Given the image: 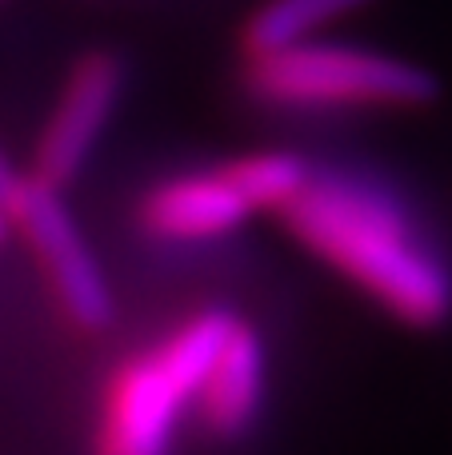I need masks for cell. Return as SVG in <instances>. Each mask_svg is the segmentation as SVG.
<instances>
[{"label": "cell", "instance_id": "cell-1", "mask_svg": "<svg viewBox=\"0 0 452 455\" xmlns=\"http://www.w3.org/2000/svg\"><path fill=\"white\" fill-rule=\"evenodd\" d=\"M280 216L312 256L333 264L400 323L440 328L452 320V267L381 188L349 176H312Z\"/></svg>", "mask_w": 452, "mask_h": 455}, {"label": "cell", "instance_id": "cell-2", "mask_svg": "<svg viewBox=\"0 0 452 455\" xmlns=\"http://www.w3.org/2000/svg\"><path fill=\"white\" fill-rule=\"evenodd\" d=\"M232 320V312L205 307L149 352L120 363L104 387L96 455H173L181 419Z\"/></svg>", "mask_w": 452, "mask_h": 455}, {"label": "cell", "instance_id": "cell-3", "mask_svg": "<svg viewBox=\"0 0 452 455\" xmlns=\"http://www.w3.org/2000/svg\"><path fill=\"white\" fill-rule=\"evenodd\" d=\"M245 88L272 108H424L440 84L424 64L360 44H304L248 56Z\"/></svg>", "mask_w": 452, "mask_h": 455}, {"label": "cell", "instance_id": "cell-4", "mask_svg": "<svg viewBox=\"0 0 452 455\" xmlns=\"http://www.w3.org/2000/svg\"><path fill=\"white\" fill-rule=\"evenodd\" d=\"M4 224L24 235L32 248L48 288H52L61 312L77 323L80 331H104L117 320V296L104 275L96 251L88 248L72 208L64 204V192L52 184L36 180L28 172L20 196L4 212Z\"/></svg>", "mask_w": 452, "mask_h": 455}, {"label": "cell", "instance_id": "cell-5", "mask_svg": "<svg viewBox=\"0 0 452 455\" xmlns=\"http://www.w3.org/2000/svg\"><path fill=\"white\" fill-rule=\"evenodd\" d=\"M128 68L117 52H85L64 76L44 132L32 152V176L52 188H69L85 172L88 156L96 152L101 136L109 132L117 104L125 96Z\"/></svg>", "mask_w": 452, "mask_h": 455}, {"label": "cell", "instance_id": "cell-6", "mask_svg": "<svg viewBox=\"0 0 452 455\" xmlns=\"http://www.w3.org/2000/svg\"><path fill=\"white\" fill-rule=\"evenodd\" d=\"M197 419L213 440H240L264 408V344L245 320H232L197 387Z\"/></svg>", "mask_w": 452, "mask_h": 455}, {"label": "cell", "instance_id": "cell-7", "mask_svg": "<svg viewBox=\"0 0 452 455\" xmlns=\"http://www.w3.org/2000/svg\"><path fill=\"white\" fill-rule=\"evenodd\" d=\"M253 216V208L240 200L224 168L216 172H189L157 184L144 192L136 220L157 240H213Z\"/></svg>", "mask_w": 452, "mask_h": 455}, {"label": "cell", "instance_id": "cell-8", "mask_svg": "<svg viewBox=\"0 0 452 455\" xmlns=\"http://www.w3.org/2000/svg\"><path fill=\"white\" fill-rule=\"evenodd\" d=\"M368 4L373 0H264L245 20L240 44H245V56L280 52V48L317 40L336 20H344V16L360 12Z\"/></svg>", "mask_w": 452, "mask_h": 455}, {"label": "cell", "instance_id": "cell-9", "mask_svg": "<svg viewBox=\"0 0 452 455\" xmlns=\"http://www.w3.org/2000/svg\"><path fill=\"white\" fill-rule=\"evenodd\" d=\"M224 176L232 180V188L240 192L253 212H285L312 180V168L304 164V156L285 148L269 152H248L224 164Z\"/></svg>", "mask_w": 452, "mask_h": 455}, {"label": "cell", "instance_id": "cell-10", "mask_svg": "<svg viewBox=\"0 0 452 455\" xmlns=\"http://www.w3.org/2000/svg\"><path fill=\"white\" fill-rule=\"evenodd\" d=\"M24 180H28V172L24 168H16L12 164V156H8L4 148H0V216L12 208V200L20 196V188H24Z\"/></svg>", "mask_w": 452, "mask_h": 455}, {"label": "cell", "instance_id": "cell-11", "mask_svg": "<svg viewBox=\"0 0 452 455\" xmlns=\"http://www.w3.org/2000/svg\"><path fill=\"white\" fill-rule=\"evenodd\" d=\"M4 228H8V224H4V216H0V240H4Z\"/></svg>", "mask_w": 452, "mask_h": 455}]
</instances>
